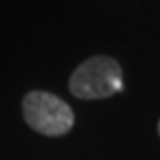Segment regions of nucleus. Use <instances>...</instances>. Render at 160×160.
Returning a JSON list of instances; mask_svg holds the SVG:
<instances>
[{"instance_id":"obj_1","label":"nucleus","mask_w":160,"mask_h":160,"mask_svg":"<svg viewBox=\"0 0 160 160\" xmlns=\"http://www.w3.org/2000/svg\"><path fill=\"white\" fill-rule=\"evenodd\" d=\"M123 89V73L116 59L94 55L71 73L69 91L80 100H102Z\"/></svg>"},{"instance_id":"obj_2","label":"nucleus","mask_w":160,"mask_h":160,"mask_svg":"<svg viewBox=\"0 0 160 160\" xmlns=\"http://www.w3.org/2000/svg\"><path fill=\"white\" fill-rule=\"evenodd\" d=\"M23 119L46 137L66 135L75 125V114L62 98L46 91H30L22 102Z\"/></svg>"},{"instance_id":"obj_3","label":"nucleus","mask_w":160,"mask_h":160,"mask_svg":"<svg viewBox=\"0 0 160 160\" xmlns=\"http://www.w3.org/2000/svg\"><path fill=\"white\" fill-rule=\"evenodd\" d=\"M158 133H160V121H158Z\"/></svg>"}]
</instances>
